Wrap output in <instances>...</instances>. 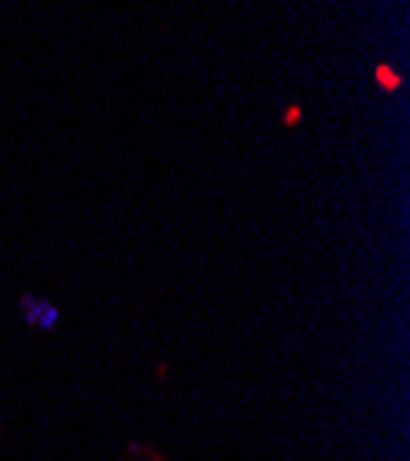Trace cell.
Here are the masks:
<instances>
[{
	"instance_id": "1",
	"label": "cell",
	"mask_w": 410,
	"mask_h": 461,
	"mask_svg": "<svg viewBox=\"0 0 410 461\" xmlns=\"http://www.w3.org/2000/svg\"><path fill=\"white\" fill-rule=\"evenodd\" d=\"M23 311H26V321L30 325H41V329H52L56 325V318H59V311L56 306H49V303H41V299H23Z\"/></svg>"
}]
</instances>
